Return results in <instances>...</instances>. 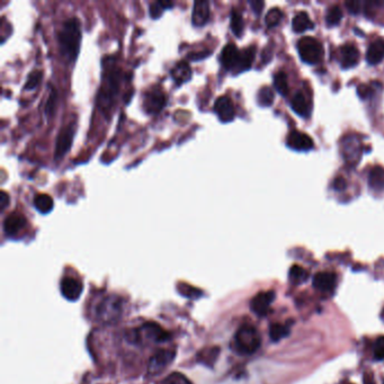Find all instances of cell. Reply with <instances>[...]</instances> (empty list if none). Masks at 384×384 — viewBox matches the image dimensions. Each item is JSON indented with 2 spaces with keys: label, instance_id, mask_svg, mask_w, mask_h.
<instances>
[{
  "label": "cell",
  "instance_id": "cell-15",
  "mask_svg": "<svg viewBox=\"0 0 384 384\" xmlns=\"http://www.w3.org/2000/svg\"><path fill=\"white\" fill-rule=\"evenodd\" d=\"M27 221L19 213L13 212L4 221V231L7 237H16L21 231L26 228Z\"/></svg>",
  "mask_w": 384,
  "mask_h": 384
},
{
  "label": "cell",
  "instance_id": "cell-45",
  "mask_svg": "<svg viewBox=\"0 0 384 384\" xmlns=\"http://www.w3.org/2000/svg\"><path fill=\"white\" fill-rule=\"evenodd\" d=\"M160 5L163 6L164 9H169V8H173L174 7V3H170V2H159Z\"/></svg>",
  "mask_w": 384,
  "mask_h": 384
},
{
  "label": "cell",
  "instance_id": "cell-16",
  "mask_svg": "<svg viewBox=\"0 0 384 384\" xmlns=\"http://www.w3.org/2000/svg\"><path fill=\"white\" fill-rule=\"evenodd\" d=\"M211 10L209 2H195L192 13V24L195 27H203L210 21Z\"/></svg>",
  "mask_w": 384,
  "mask_h": 384
},
{
  "label": "cell",
  "instance_id": "cell-27",
  "mask_svg": "<svg viewBox=\"0 0 384 384\" xmlns=\"http://www.w3.org/2000/svg\"><path fill=\"white\" fill-rule=\"evenodd\" d=\"M274 87L282 96H286L289 94V83L288 76L284 71H279L274 76Z\"/></svg>",
  "mask_w": 384,
  "mask_h": 384
},
{
  "label": "cell",
  "instance_id": "cell-48",
  "mask_svg": "<svg viewBox=\"0 0 384 384\" xmlns=\"http://www.w3.org/2000/svg\"><path fill=\"white\" fill-rule=\"evenodd\" d=\"M383 384H384V383H383Z\"/></svg>",
  "mask_w": 384,
  "mask_h": 384
},
{
  "label": "cell",
  "instance_id": "cell-25",
  "mask_svg": "<svg viewBox=\"0 0 384 384\" xmlns=\"http://www.w3.org/2000/svg\"><path fill=\"white\" fill-rule=\"evenodd\" d=\"M230 27L232 33L237 37H241L244 30H245V22L241 14L238 10L232 9L230 15Z\"/></svg>",
  "mask_w": 384,
  "mask_h": 384
},
{
  "label": "cell",
  "instance_id": "cell-22",
  "mask_svg": "<svg viewBox=\"0 0 384 384\" xmlns=\"http://www.w3.org/2000/svg\"><path fill=\"white\" fill-rule=\"evenodd\" d=\"M292 27H293V31L295 33H303L314 28V23L310 19L308 13L300 11V13H297L294 16L293 22H292Z\"/></svg>",
  "mask_w": 384,
  "mask_h": 384
},
{
  "label": "cell",
  "instance_id": "cell-39",
  "mask_svg": "<svg viewBox=\"0 0 384 384\" xmlns=\"http://www.w3.org/2000/svg\"><path fill=\"white\" fill-rule=\"evenodd\" d=\"M345 6H346V8L348 9L349 13L354 14V15L359 14L360 9H362V3H360V2H347L345 4Z\"/></svg>",
  "mask_w": 384,
  "mask_h": 384
},
{
  "label": "cell",
  "instance_id": "cell-47",
  "mask_svg": "<svg viewBox=\"0 0 384 384\" xmlns=\"http://www.w3.org/2000/svg\"><path fill=\"white\" fill-rule=\"evenodd\" d=\"M347 384H352V383H347Z\"/></svg>",
  "mask_w": 384,
  "mask_h": 384
},
{
  "label": "cell",
  "instance_id": "cell-30",
  "mask_svg": "<svg viewBox=\"0 0 384 384\" xmlns=\"http://www.w3.org/2000/svg\"><path fill=\"white\" fill-rule=\"evenodd\" d=\"M255 54H256V48L250 47L248 49H245L241 51V65H240L239 72H242L248 70L253 66V62L255 60Z\"/></svg>",
  "mask_w": 384,
  "mask_h": 384
},
{
  "label": "cell",
  "instance_id": "cell-12",
  "mask_svg": "<svg viewBox=\"0 0 384 384\" xmlns=\"http://www.w3.org/2000/svg\"><path fill=\"white\" fill-rule=\"evenodd\" d=\"M286 145L296 151H309L313 149V140L307 133L294 130L286 137Z\"/></svg>",
  "mask_w": 384,
  "mask_h": 384
},
{
  "label": "cell",
  "instance_id": "cell-1",
  "mask_svg": "<svg viewBox=\"0 0 384 384\" xmlns=\"http://www.w3.org/2000/svg\"><path fill=\"white\" fill-rule=\"evenodd\" d=\"M82 43V24L77 17L67 19L58 32L60 55L68 64H73L78 58Z\"/></svg>",
  "mask_w": 384,
  "mask_h": 384
},
{
  "label": "cell",
  "instance_id": "cell-19",
  "mask_svg": "<svg viewBox=\"0 0 384 384\" xmlns=\"http://www.w3.org/2000/svg\"><path fill=\"white\" fill-rule=\"evenodd\" d=\"M384 59V39L377 38L369 47L368 53H366V61L369 65L375 66L379 65Z\"/></svg>",
  "mask_w": 384,
  "mask_h": 384
},
{
  "label": "cell",
  "instance_id": "cell-35",
  "mask_svg": "<svg viewBox=\"0 0 384 384\" xmlns=\"http://www.w3.org/2000/svg\"><path fill=\"white\" fill-rule=\"evenodd\" d=\"M161 384H191V382L188 381L184 375L174 373L169 375L168 377H166V379L161 382Z\"/></svg>",
  "mask_w": 384,
  "mask_h": 384
},
{
  "label": "cell",
  "instance_id": "cell-29",
  "mask_svg": "<svg viewBox=\"0 0 384 384\" xmlns=\"http://www.w3.org/2000/svg\"><path fill=\"white\" fill-rule=\"evenodd\" d=\"M290 334V329L288 326L282 324H273L269 327V337L273 341H278L283 339Z\"/></svg>",
  "mask_w": 384,
  "mask_h": 384
},
{
  "label": "cell",
  "instance_id": "cell-5",
  "mask_svg": "<svg viewBox=\"0 0 384 384\" xmlns=\"http://www.w3.org/2000/svg\"><path fill=\"white\" fill-rule=\"evenodd\" d=\"M297 51L300 58L308 65H317L322 61L325 55V50L317 38L311 36L302 37L297 42Z\"/></svg>",
  "mask_w": 384,
  "mask_h": 384
},
{
  "label": "cell",
  "instance_id": "cell-43",
  "mask_svg": "<svg viewBox=\"0 0 384 384\" xmlns=\"http://www.w3.org/2000/svg\"><path fill=\"white\" fill-rule=\"evenodd\" d=\"M211 52H209V51H204V52H199V53H196V55H193V54H190L188 55V58H191V60H202L204 58H206V56H209Z\"/></svg>",
  "mask_w": 384,
  "mask_h": 384
},
{
  "label": "cell",
  "instance_id": "cell-4",
  "mask_svg": "<svg viewBox=\"0 0 384 384\" xmlns=\"http://www.w3.org/2000/svg\"><path fill=\"white\" fill-rule=\"evenodd\" d=\"M124 301L117 295H106L97 301L94 317L102 324H113L121 318Z\"/></svg>",
  "mask_w": 384,
  "mask_h": 384
},
{
  "label": "cell",
  "instance_id": "cell-32",
  "mask_svg": "<svg viewBox=\"0 0 384 384\" xmlns=\"http://www.w3.org/2000/svg\"><path fill=\"white\" fill-rule=\"evenodd\" d=\"M49 87H50V95H49L47 103H45V105H44V113L48 118H51L53 116V114L55 113L56 100H58V93H56V89L53 88L52 86H49Z\"/></svg>",
  "mask_w": 384,
  "mask_h": 384
},
{
  "label": "cell",
  "instance_id": "cell-20",
  "mask_svg": "<svg viewBox=\"0 0 384 384\" xmlns=\"http://www.w3.org/2000/svg\"><path fill=\"white\" fill-rule=\"evenodd\" d=\"M360 143L356 139V137H348L346 143H343V157H345L346 161H358L360 157Z\"/></svg>",
  "mask_w": 384,
  "mask_h": 384
},
{
  "label": "cell",
  "instance_id": "cell-11",
  "mask_svg": "<svg viewBox=\"0 0 384 384\" xmlns=\"http://www.w3.org/2000/svg\"><path fill=\"white\" fill-rule=\"evenodd\" d=\"M275 299V293L273 291H267V292H260L258 293L253 300L250 302V309L253 310L254 313L257 316L264 317L266 316L269 307L272 306V303Z\"/></svg>",
  "mask_w": 384,
  "mask_h": 384
},
{
  "label": "cell",
  "instance_id": "cell-6",
  "mask_svg": "<svg viewBox=\"0 0 384 384\" xmlns=\"http://www.w3.org/2000/svg\"><path fill=\"white\" fill-rule=\"evenodd\" d=\"M77 131V123L76 121L69 122L67 125H62L60 129L58 136L55 140V148H54V159L60 160L64 158L66 154L71 149L72 142L74 139V134Z\"/></svg>",
  "mask_w": 384,
  "mask_h": 384
},
{
  "label": "cell",
  "instance_id": "cell-44",
  "mask_svg": "<svg viewBox=\"0 0 384 384\" xmlns=\"http://www.w3.org/2000/svg\"><path fill=\"white\" fill-rule=\"evenodd\" d=\"M364 384H375L373 376H372L371 372H368V373H364Z\"/></svg>",
  "mask_w": 384,
  "mask_h": 384
},
{
  "label": "cell",
  "instance_id": "cell-33",
  "mask_svg": "<svg viewBox=\"0 0 384 384\" xmlns=\"http://www.w3.org/2000/svg\"><path fill=\"white\" fill-rule=\"evenodd\" d=\"M282 18H283L282 10H280L279 8H272V9H269L268 13L266 14L265 23L268 28H273V27H276L279 24Z\"/></svg>",
  "mask_w": 384,
  "mask_h": 384
},
{
  "label": "cell",
  "instance_id": "cell-21",
  "mask_svg": "<svg viewBox=\"0 0 384 384\" xmlns=\"http://www.w3.org/2000/svg\"><path fill=\"white\" fill-rule=\"evenodd\" d=\"M369 186L372 191H384V168L381 166H375L369 174Z\"/></svg>",
  "mask_w": 384,
  "mask_h": 384
},
{
  "label": "cell",
  "instance_id": "cell-40",
  "mask_svg": "<svg viewBox=\"0 0 384 384\" xmlns=\"http://www.w3.org/2000/svg\"><path fill=\"white\" fill-rule=\"evenodd\" d=\"M346 186H347V183L345 178L341 176L336 177L334 183H332V187H334L335 191H343L346 188Z\"/></svg>",
  "mask_w": 384,
  "mask_h": 384
},
{
  "label": "cell",
  "instance_id": "cell-7",
  "mask_svg": "<svg viewBox=\"0 0 384 384\" xmlns=\"http://www.w3.org/2000/svg\"><path fill=\"white\" fill-rule=\"evenodd\" d=\"M167 104V96L161 89L152 88L148 90L143 97V107L148 114L156 115L161 112Z\"/></svg>",
  "mask_w": 384,
  "mask_h": 384
},
{
  "label": "cell",
  "instance_id": "cell-2",
  "mask_svg": "<svg viewBox=\"0 0 384 384\" xmlns=\"http://www.w3.org/2000/svg\"><path fill=\"white\" fill-rule=\"evenodd\" d=\"M103 66L105 67L103 71L102 78V86L98 91V106L103 112L110 111L114 98L117 95L119 87H121V70L119 68L114 65V62H111V59H108V62H103Z\"/></svg>",
  "mask_w": 384,
  "mask_h": 384
},
{
  "label": "cell",
  "instance_id": "cell-26",
  "mask_svg": "<svg viewBox=\"0 0 384 384\" xmlns=\"http://www.w3.org/2000/svg\"><path fill=\"white\" fill-rule=\"evenodd\" d=\"M342 19V10L339 7V6L334 5L331 6L330 8H328L326 14V24L328 26H336L338 24H340V22Z\"/></svg>",
  "mask_w": 384,
  "mask_h": 384
},
{
  "label": "cell",
  "instance_id": "cell-23",
  "mask_svg": "<svg viewBox=\"0 0 384 384\" xmlns=\"http://www.w3.org/2000/svg\"><path fill=\"white\" fill-rule=\"evenodd\" d=\"M291 106H292V110H293L297 115H300L302 117H308L309 115H310V107H309L306 97L301 93V91H299V93H296L294 95L293 99H292V103H291Z\"/></svg>",
  "mask_w": 384,
  "mask_h": 384
},
{
  "label": "cell",
  "instance_id": "cell-31",
  "mask_svg": "<svg viewBox=\"0 0 384 384\" xmlns=\"http://www.w3.org/2000/svg\"><path fill=\"white\" fill-rule=\"evenodd\" d=\"M289 277L291 279V282H293L295 284L305 283L306 280L309 278V273L303 267H301L299 265H294V266H292L291 269H290Z\"/></svg>",
  "mask_w": 384,
  "mask_h": 384
},
{
  "label": "cell",
  "instance_id": "cell-36",
  "mask_svg": "<svg viewBox=\"0 0 384 384\" xmlns=\"http://www.w3.org/2000/svg\"><path fill=\"white\" fill-rule=\"evenodd\" d=\"M374 358L376 360H384V337H379L375 341Z\"/></svg>",
  "mask_w": 384,
  "mask_h": 384
},
{
  "label": "cell",
  "instance_id": "cell-17",
  "mask_svg": "<svg viewBox=\"0 0 384 384\" xmlns=\"http://www.w3.org/2000/svg\"><path fill=\"white\" fill-rule=\"evenodd\" d=\"M359 61V51L352 43L343 44L340 48V64L342 69H351L357 66Z\"/></svg>",
  "mask_w": 384,
  "mask_h": 384
},
{
  "label": "cell",
  "instance_id": "cell-41",
  "mask_svg": "<svg viewBox=\"0 0 384 384\" xmlns=\"http://www.w3.org/2000/svg\"><path fill=\"white\" fill-rule=\"evenodd\" d=\"M249 5H250L251 9H253V11H254V13L256 15H260V13L262 11L264 6H265L264 2H259V0H254V2H249Z\"/></svg>",
  "mask_w": 384,
  "mask_h": 384
},
{
  "label": "cell",
  "instance_id": "cell-8",
  "mask_svg": "<svg viewBox=\"0 0 384 384\" xmlns=\"http://www.w3.org/2000/svg\"><path fill=\"white\" fill-rule=\"evenodd\" d=\"M220 62L227 70H236L239 72L241 65V51L232 43L227 44L221 51Z\"/></svg>",
  "mask_w": 384,
  "mask_h": 384
},
{
  "label": "cell",
  "instance_id": "cell-24",
  "mask_svg": "<svg viewBox=\"0 0 384 384\" xmlns=\"http://www.w3.org/2000/svg\"><path fill=\"white\" fill-rule=\"evenodd\" d=\"M34 208H35L39 213L48 214L53 210V199L48 194H37L34 197Z\"/></svg>",
  "mask_w": 384,
  "mask_h": 384
},
{
  "label": "cell",
  "instance_id": "cell-42",
  "mask_svg": "<svg viewBox=\"0 0 384 384\" xmlns=\"http://www.w3.org/2000/svg\"><path fill=\"white\" fill-rule=\"evenodd\" d=\"M8 204H9V196L7 195V193L2 191L0 192V211L3 212L7 209Z\"/></svg>",
  "mask_w": 384,
  "mask_h": 384
},
{
  "label": "cell",
  "instance_id": "cell-10",
  "mask_svg": "<svg viewBox=\"0 0 384 384\" xmlns=\"http://www.w3.org/2000/svg\"><path fill=\"white\" fill-rule=\"evenodd\" d=\"M174 357L175 352L171 351V349H161V351H158L151 357L150 362H149V374L157 375L158 373H160L164 369L167 368V365L174 359Z\"/></svg>",
  "mask_w": 384,
  "mask_h": 384
},
{
  "label": "cell",
  "instance_id": "cell-34",
  "mask_svg": "<svg viewBox=\"0 0 384 384\" xmlns=\"http://www.w3.org/2000/svg\"><path fill=\"white\" fill-rule=\"evenodd\" d=\"M43 78V73L41 70H33L26 79V83L24 86V90H33L34 88H36L37 86L41 83V80Z\"/></svg>",
  "mask_w": 384,
  "mask_h": 384
},
{
  "label": "cell",
  "instance_id": "cell-38",
  "mask_svg": "<svg viewBox=\"0 0 384 384\" xmlns=\"http://www.w3.org/2000/svg\"><path fill=\"white\" fill-rule=\"evenodd\" d=\"M357 94L359 96V98H362L363 100L369 99L370 97L373 95V88H372L370 85L360 84L357 87Z\"/></svg>",
  "mask_w": 384,
  "mask_h": 384
},
{
  "label": "cell",
  "instance_id": "cell-46",
  "mask_svg": "<svg viewBox=\"0 0 384 384\" xmlns=\"http://www.w3.org/2000/svg\"><path fill=\"white\" fill-rule=\"evenodd\" d=\"M382 318L384 319V310H383V312H382Z\"/></svg>",
  "mask_w": 384,
  "mask_h": 384
},
{
  "label": "cell",
  "instance_id": "cell-9",
  "mask_svg": "<svg viewBox=\"0 0 384 384\" xmlns=\"http://www.w3.org/2000/svg\"><path fill=\"white\" fill-rule=\"evenodd\" d=\"M213 110L220 121L223 123H229L233 121L234 116H236L234 105L232 100L229 98L228 96H220L219 98L214 102Z\"/></svg>",
  "mask_w": 384,
  "mask_h": 384
},
{
  "label": "cell",
  "instance_id": "cell-3",
  "mask_svg": "<svg viewBox=\"0 0 384 384\" xmlns=\"http://www.w3.org/2000/svg\"><path fill=\"white\" fill-rule=\"evenodd\" d=\"M261 338L253 325L245 324L237 330L233 337L232 348L234 352L248 356L253 355L260 347Z\"/></svg>",
  "mask_w": 384,
  "mask_h": 384
},
{
  "label": "cell",
  "instance_id": "cell-28",
  "mask_svg": "<svg viewBox=\"0 0 384 384\" xmlns=\"http://www.w3.org/2000/svg\"><path fill=\"white\" fill-rule=\"evenodd\" d=\"M274 97H275L274 90L271 87H268V86L261 87L260 90L258 91V95H257L258 104L262 107L271 106L274 102Z\"/></svg>",
  "mask_w": 384,
  "mask_h": 384
},
{
  "label": "cell",
  "instance_id": "cell-13",
  "mask_svg": "<svg viewBox=\"0 0 384 384\" xmlns=\"http://www.w3.org/2000/svg\"><path fill=\"white\" fill-rule=\"evenodd\" d=\"M313 288L322 293H332L337 286V276L332 272H320L314 275Z\"/></svg>",
  "mask_w": 384,
  "mask_h": 384
},
{
  "label": "cell",
  "instance_id": "cell-14",
  "mask_svg": "<svg viewBox=\"0 0 384 384\" xmlns=\"http://www.w3.org/2000/svg\"><path fill=\"white\" fill-rule=\"evenodd\" d=\"M61 292L68 300L76 301L79 299V296L83 292V283L77 277L67 275V276L62 278Z\"/></svg>",
  "mask_w": 384,
  "mask_h": 384
},
{
  "label": "cell",
  "instance_id": "cell-18",
  "mask_svg": "<svg viewBox=\"0 0 384 384\" xmlns=\"http://www.w3.org/2000/svg\"><path fill=\"white\" fill-rule=\"evenodd\" d=\"M170 76L177 86H181L192 78V68L185 61L177 62L175 67L170 70Z\"/></svg>",
  "mask_w": 384,
  "mask_h": 384
},
{
  "label": "cell",
  "instance_id": "cell-37",
  "mask_svg": "<svg viewBox=\"0 0 384 384\" xmlns=\"http://www.w3.org/2000/svg\"><path fill=\"white\" fill-rule=\"evenodd\" d=\"M164 10H165L164 7L161 5H160L159 2L152 3V4H150V6H149V15H150L152 19H158L159 17L163 15Z\"/></svg>",
  "mask_w": 384,
  "mask_h": 384
}]
</instances>
